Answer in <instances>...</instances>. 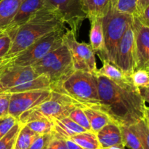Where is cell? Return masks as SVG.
I'll return each mask as SVG.
<instances>
[{"label": "cell", "instance_id": "cell-1", "mask_svg": "<svg viewBox=\"0 0 149 149\" xmlns=\"http://www.w3.org/2000/svg\"><path fill=\"white\" fill-rule=\"evenodd\" d=\"M99 109L119 125L130 126L148 117V107L132 81L116 82L96 74Z\"/></svg>", "mask_w": 149, "mask_h": 149}, {"label": "cell", "instance_id": "cell-2", "mask_svg": "<svg viewBox=\"0 0 149 149\" xmlns=\"http://www.w3.org/2000/svg\"><path fill=\"white\" fill-rule=\"evenodd\" d=\"M64 27L65 23L55 10L47 7L41 9L16 29L6 58H12L45 35Z\"/></svg>", "mask_w": 149, "mask_h": 149}, {"label": "cell", "instance_id": "cell-3", "mask_svg": "<svg viewBox=\"0 0 149 149\" xmlns=\"http://www.w3.org/2000/svg\"><path fill=\"white\" fill-rule=\"evenodd\" d=\"M51 90L65 95L80 108L99 109L97 75L84 71H74Z\"/></svg>", "mask_w": 149, "mask_h": 149}, {"label": "cell", "instance_id": "cell-4", "mask_svg": "<svg viewBox=\"0 0 149 149\" xmlns=\"http://www.w3.org/2000/svg\"><path fill=\"white\" fill-rule=\"evenodd\" d=\"M31 67L38 75L49 79L51 89L75 71L70 51L64 42Z\"/></svg>", "mask_w": 149, "mask_h": 149}, {"label": "cell", "instance_id": "cell-5", "mask_svg": "<svg viewBox=\"0 0 149 149\" xmlns=\"http://www.w3.org/2000/svg\"><path fill=\"white\" fill-rule=\"evenodd\" d=\"M132 23V15L117 11L110 4L109 10L102 17L106 49L104 60L114 63L118 44Z\"/></svg>", "mask_w": 149, "mask_h": 149}, {"label": "cell", "instance_id": "cell-6", "mask_svg": "<svg viewBox=\"0 0 149 149\" xmlns=\"http://www.w3.org/2000/svg\"><path fill=\"white\" fill-rule=\"evenodd\" d=\"M66 29L65 27L61 28L45 35L13 57L10 59V63L21 66H31L63 43V36Z\"/></svg>", "mask_w": 149, "mask_h": 149}, {"label": "cell", "instance_id": "cell-7", "mask_svg": "<svg viewBox=\"0 0 149 149\" xmlns=\"http://www.w3.org/2000/svg\"><path fill=\"white\" fill-rule=\"evenodd\" d=\"M63 42L69 49L75 71H84L95 74L97 73L95 53L90 44L79 42L77 36L68 29L64 34Z\"/></svg>", "mask_w": 149, "mask_h": 149}, {"label": "cell", "instance_id": "cell-8", "mask_svg": "<svg viewBox=\"0 0 149 149\" xmlns=\"http://www.w3.org/2000/svg\"><path fill=\"white\" fill-rule=\"evenodd\" d=\"M47 7L55 10L65 24H67L76 36L87 19L81 0H45Z\"/></svg>", "mask_w": 149, "mask_h": 149}, {"label": "cell", "instance_id": "cell-9", "mask_svg": "<svg viewBox=\"0 0 149 149\" xmlns=\"http://www.w3.org/2000/svg\"><path fill=\"white\" fill-rule=\"evenodd\" d=\"M76 107L79 106L69 97L59 92L51 90L50 97L33 109L38 114L53 122L68 116Z\"/></svg>", "mask_w": 149, "mask_h": 149}, {"label": "cell", "instance_id": "cell-10", "mask_svg": "<svg viewBox=\"0 0 149 149\" xmlns=\"http://www.w3.org/2000/svg\"><path fill=\"white\" fill-rule=\"evenodd\" d=\"M113 63L128 77H130L133 71L136 70V56L132 23L127 28L118 44Z\"/></svg>", "mask_w": 149, "mask_h": 149}, {"label": "cell", "instance_id": "cell-11", "mask_svg": "<svg viewBox=\"0 0 149 149\" xmlns=\"http://www.w3.org/2000/svg\"><path fill=\"white\" fill-rule=\"evenodd\" d=\"M51 90L10 93L9 114L18 120L23 112L36 107L50 97Z\"/></svg>", "mask_w": 149, "mask_h": 149}, {"label": "cell", "instance_id": "cell-12", "mask_svg": "<svg viewBox=\"0 0 149 149\" xmlns=\"http://www.w3.org/2000/svg\"><path fill=\"white\" fill-rule=\"evenodd\" d=\"M31 66L13 65L10 61L0 73V93L7 92L39 77Z\"/></svg>", "mask_w": 149, "mask_h": 149}, {"label": "cell", "instance_id": "cell-13", "mask_svg": "<svg viewBox=\"0 0 149 149\" xmlns=\"http://www.w3.org/2000/svg\"><path fill=\"white\" fill-rule=\"evenodd\" d=\"M135 39L136 69L149 70V26H146L132 16Z\"/></svg>", "mask_w": 149, "mask_h": 149}, {"label": "cell", "instance_id": "cell-14", "mask_svg": "<svg viewBox=\"0 0 149 149\" xmlns=\"http://www.w3.org/2000/svg\"><path fill=\"white\" fill-rule=\"evenodd\" d=\"M45 7L46 4L45 0H23L20 4L13 21L7 29H5V31L14 38L16 29L22 24L26 23L39 10Z\"/></svg>", "mask_w": 149, "mask_h": 149}, {"label": "cell", "instance_id": "cell-15", "mask_svg": "<svg viewBox=\"0 0 149 149\" xmlns=\"http://www.w3.org/2000/svg\"><path fill=\"white\" fill-rule=\"evenodd\" d=\"M96 136L101 148L124 146L120 126L113 121L100 129Z\"/></svg>", "mask_w": 149, "mask_h": 149}, {"label": "cell", "instance_id": "cell-16", "mask_svg": "<svg viewBox=\"0 0 149 149\" xmlns=\"http://www.w3.org/2000/svg\"><path fill=\"white\" fill-rule=\"evenodd\" d=\"M91 23L90 31V45L95 53H97L102 61L105 59L106 49L103 33L102 17H93L90 19Z\"/></svg>", "mask_w": 149, "mask_h": 149}, {"label": "cell", "instance_id": "cell-17", "mask_svg": "<svg viewBox=\"0 0 149 149\" xmlns=\"http://www.w3.org/2000/svg\"><path fill=\"white\" fill-rule=\"evenodd\" d=\"M86 130L71 120L68 116L53 121L52 133L55 134L64 139H69L74 135L86 132Z\"/></svg>", "mask_w": 149, "mask_h": 149}, {"label": "cell", "instance_id": "cell-18", "mask_svg": "<svg viewBox=\"0 0 149 149\" xmlns=\"http://www.w3.org/2000/svg\"><path fill=\"white\" fill-rule=\"evenodd\" d=\"M23 0H0V30H5L13 21Z\"/></svg>", "mask_w": 149, "mask_h": 149}, {"label": "cell", "instance_id": "cell-19", "mask_svg": "<svg viewBox=\"0 0 149 149\" xmlns=\"http://www.w3.org/2000/svg\"><path fill=\"white\" fill-rule=\"evenodd\" d=\"M82 109L87 116L91 127V131L93 133L96 134L105 125L111 122L110 117L99 109L84 107Z\"/></svg>", "mask_w": 149, "mask_h": 149}, {"label": "cell", "instance_id": "cell-20", "mask_svg": "<svg viewBox=\"0 0 149 149\" xmlns=\"http://www.w3.org/2000/svg\"><path fill=\"white\" fill-rule=\"evenodd\" d=\"M83 9L89 20L102 17L109 10L111 0H81Z\"/></svg>", "mask_w": 149, "mask_h": 149}, {"label": "cell", "instance_id": "cell-21", "mask_svg": "<svg viewBox=\"0 0 149 149\" xmlns=\"http://www.w3.org/2000/svg\"><path fill=\"white\" fill-rule=\"evenodd\" d=\"M103 66L97 70L96 74L107 77L109 79L116 82H124V81H130L131 80L130 77L126 76L114 63L103 60Z\"/></svg>", "mask_w": 149, "mask_h": 149}, {"label": "cell", "instance_id": "cell-22", "mask_svg": "<svg viewBox=\"0 0 149 149\" xmlns=\"http://www.w3.org/2000/svg\"><path fill=\"white\" fill-rule=\"evenodd\" d=\"M51 90V84L47 78L45 76L39 75L34 79L25 83L18 87H13L9 90L7 93H15L21 92L31 91V90Z\"/></svg>", "mask_w": 149, "mask_h": 149}, {"label": "cell", "instance_id": "cell-23", "mask_svg": "<svg viewBox=\"0 0 149 149\" xmlns=\"http://www.w3.org/2000/svg\"><path fill=\"white\" fill-rule=\"evenodd\" d=\"M130 127L138 137L143 149H149V116L141 119Z\"/></svg>", "mask_w": 149, "mask_h": 149}, {"label": "cell", "instance_id": "cell-24", "mask_svg": "<svg viewBox=\"0 0 149 149\" xmlns=\"http://www.w3.org/2000/svg\"><path fill=\"white\" fill-rule=\"evenodd\" d=\"M71 141H74L79 146L84 149H100V146L97 141L96 134L92 132L86 131L74 135L70 138Z\"/></svg>", "mask_w": 149, "mask_h": 149}, {"label": "cell", "instance_id": "cell-25", "mask_svg": "<svg viewBox=\"0 0 149 149\" xmlns=\"http://www.w3.org/2000/svg\"><path fill=\"white\" fill-rule=\"evenodd\" d=\"M39 135L29 129L26 125H22L16 140L15 149H29L33 141Z\"/></svg>", "mask_w": 149, "mask_h": 149}, {"label": "cell", "instance_id": "cell-26", "mask_svg": "<svg viewBox=\"0 0 149 149\" xmlns=\"http://www.w3.org/2000/svg\"><path fill=\"white\" fill-rule=\"evenodd\" d=\"M122 132V141L125 147L130 149H143L142 144L138 137L132 132L130 126L119 125Z\"/></svg>", "mask_w": 149, "mask_h": 149}, {"label": "cell", "instance_id": "cell-27", "mask_svg": "<svg viewBox=\"0 0 149 149\" xmlns=\"http://www.w3.org/2000/svg\"><path fill=\"white\" fill-rule=\"evenodd\" d=\"M22 125L17 122L6 135L0 139V149H15L16 140Z\"/></svg>", "mask_w": 149, "mask_h": 149}, {"label": "cell", "instance_id": "cell-28", "mask_svg": "<svg viewBox=\"0 0 149 149\" xmlns=\"http://www.w3.org/2000/svg\"><path fill=\"white\" fill-rule=\"evenodd\" d=\"M134 86L138 89L149 87V70L136 69L130 76Z\"/></svg>", "mask_w": 149, "mask_h": 149}, {"label": "cell", "instance_id": "cell-29", "mask_svg": "<svg viewBox=\"0 0 149 149\" xmlns=\"http://www.w3.org/2000/svg\"><path fill=\"white\" fill-rule=\"evenodd\" d=\"M68 117L71 120L74 121V122L78 124L81 127L85 129L87 131L92 132L89 121L87 119V116L84 113V111H83L82 108L76 107L74 110L71 111V113L68 115Z\"/></svg>", "mask_w": 149, "mask_h": 149}, {"label": "cell", "instance_id": "cell-30", "mask_svg": "<svg viewBox=\"0 0 149 149\" xmlns=\"http://www.w3.org/2000/svg\"><path fill=\"white\" fill-rule=\"evenodd\" d=\"M138 0H111V4L117 11L132 15Z\"/></svg>", "mask_w": 149, "mask_h": 149}, {"label": "cell", "instance_id": "cell-31", "mask_svg": "<svg viewBox=\"0 0 149 149\" xmlns=\"http://www.w3.org/2000/svg\"><path fill=\"white\" fill-rule=\"evenodd\" d=\"M13 37L5 30L0 33V58L7 56L13 43Z\"/></svg>", "mask_w": 149, "mask_h": 149}, {"label": "cell", "instance_id": "cell-32", "mask_svg": "<svg viewBox=\"0 0 149 149\" xmlns=\"http://www.w3.org/2000/svg\"><path fill=\"white\" fill-rule=\"evenodd\" d=\"M17 122V119L10 114L0 117V139L6 135Z\"/></svg>", "mask_w": 149, "mask_h": 149}, {"label": "cell", "instance_id": "cell-33", "mask_svg": "<svg viewBox=\"0 0 149 149\" xmlns=\"http://www.w3.org/2000/svg\"><path fill=\"white\" fill-rule=\"evenodd\" d=\"M51 138H52L51 133L38 135L29 149H47Z\"/></svg>", "mask_w": 149, "mask_h": 149}, {"label": "cell", "instance_id": "cell-34", "mask_svg": "<svg viewBox=\"0 0 149 149\" xmlns=\"http://www.w3.org/2000/svg\"><path fill=\"white\" fill-rule=\"evenodd\" d=\"M10 93L7 92L0 93V117H3L9 114Z\"/></svg>", "mask_w": 149, "mask_h": 149}, {"label": "cell", "instance_id": "cell-35", "mask_svg": "<svg viewBox=\"0 0 149 149\" xmlns=\"http://www.w3.org/2000/svg\"><path fill=\"white\" fill-rule=\"evenodd\" d=\"M51 134H52V138L49 141L47 149H68L64 138L52 132Z\"/></svg>", "mask_w": 149, "mask_h": 149}, {"label": "cell", "instance_id": "cell-36", "mask_svg": "<svg viewBox=\"0 0 149 149\" xmlns=\"http://www.w3.org/2000/svg\"><path fill=\"white\" fill-rule=\"evenodd\" d=\"M148 7H149V0H138L135 4V12L132 15L143 13Z\"/></svg>", "mask_w": 149, "mask_h": 149}, {"label": "cell", "instance_id": "cell-37", "mask_svg": "<svg viewBox=\"0 0 149 149\" xmlns=\"http://www.w3.org/2000/svg\"><path fill=\"white\" fill-rule=\"evenodd\" d=\"M149 7L146 9L143 13H140L138 15H132L135 17V18L138 19L140 21V23H142L143 25L146 26H149Z\"/></svg>", "mask_w": 149, "mask_h": 149}, {"label": "cell", "instance_id": "cell-38", "mask_svg": "<svg viewBox=\"0 0 149 149\" xmlns=\"http://www.w3.org/2000/svg\"><path fill=\"white\" fill-rule=\"evenodd\" d=\"M65 141L68 149H84L79 146L78 144L74 143L73 141H71V139H65Z\"/></svg>", "mask_w": 149, "mask_h": 149}, {"label": "cell", "instance_id": "cell-39", "mask_svg": "<svg viewBox=\"0 0 149 149\" xmlns=\"http://www.w3.org/2000/svg\"><path fill=\"white\" fill-rule=\"evenodd\" d=\"M10 59H11L10 58H6V57L0 58V73L4 69V67L10 63Z\"/></svg>", "mask_w": 149, "mask_h": 149}, {"label": "cell", "instance_id": "cell-40", "mask_svg": "<svg viewBox=\"0 0 149 149\" xmlns=\"http://www.w3.org/2000/svg\"><path fill=\"white\" fill-rule=\"evenodd\" d=\"M100 149H125V147L124 146H113V147H109V148H100Z\"/></svg>", "mask_w": 149, "mask_h": 149}, {"label": "cell", "instance_id": "cell-41", "mask_svg": "<svg viewBox=\"0 0 149 149\" xmlns=\"http://www.w3.org/2000/svg\"><path fill=\"white\" fill-rule=\"evenodd\" d=\"M3 31H4V30H0V33H2Z\"/></svg>", "mask_w": 149, "mask_h": 149}]
</instances>
